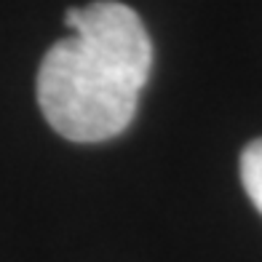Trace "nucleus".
Returning a JSON list of instances; mask_svg holds the SVG:
<instances>
[{
	"mask_svg": "<svg viewBox=\"0 0 262 262\" xmlns=\"http://www.w3.org/2000/svg\"><path fill=\"white\" fill-rule=\"evenodd\" d=\"M70 35L46 51L38 70V104L70 142H104L123 134L150 78L152 43L123 3L97 0L64 14Z\"/></svg>",
	"mask_w": 262,
	"mask_h": 262,
	"instance_id": "f257e3e1",
	"label": "nucleus"
},
{
	"mask_svg": "<svg viewBox=\"0 0 262 262\" xmlns=\"http://www.w3.org/2000/svg\"><path fill=\"white\" fill-rule=\"evenodd\" d=\"M241 182L246 195L262 214V139L249 142L241 152Z\"/></svg>",
	"mask_w": 262,
	"mask_h": 262,
	"instance_id": "f03ea898",
	"label": "nucleus"
}]
</instances>
